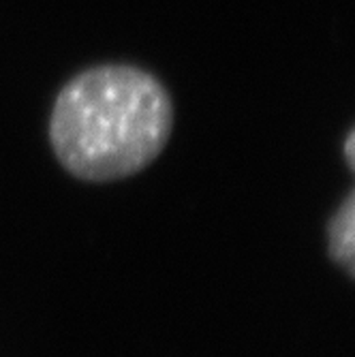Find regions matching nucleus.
Wrapping results in <instances>:
<instances>
[{
  "mask_svg": "<svg viewBox=\"0 0 355 357\" xmlns=\"http://www.w3.org/2000/svg\"><path fill=\"white\" fill-rule=\"evenodd\" d=\"M328 255L330 259L355 276V192L349 190L338 210L328 220Z\"/></svg>",
  "mask_w": 355,
  "mask_h": 357,
  "instance_id": "f03ea898",
  "label": "nucleus"
},
{
  "mask_svg": "<svg viewBox=\"0 0 355 357\" xmlns=\"http://www.w3.org/2000/svg\"><path fill=\"white\" fill-rule=\"evenodd\" d=\"M174 131V101L152 73L99 64L64 84L50 116V146L62 169L84 182L144 172Z\"/></svg>",
  "mask_w": 355,
  "mask_h": 357,
  "instance_id": "f257e3e1",
  "label": "nucleus"
},
{
  "mask_svg": "<svg viewBox=\"0 0 355 357\" xmlns=\"http://www.w3.org/2000/svg\"><path fill=\"white\" fill-rule=\"evenodd\" d=\"M353 146H355V133L349 131L347 139H345V160H347V165L349 169H355V152H353Z\"/></svg>",
  "mask_w": 355,
  "mask_h": 357,
  "instance_id": "7ed1b4c3",
  "label": "nucleus"
}]
</instances>
